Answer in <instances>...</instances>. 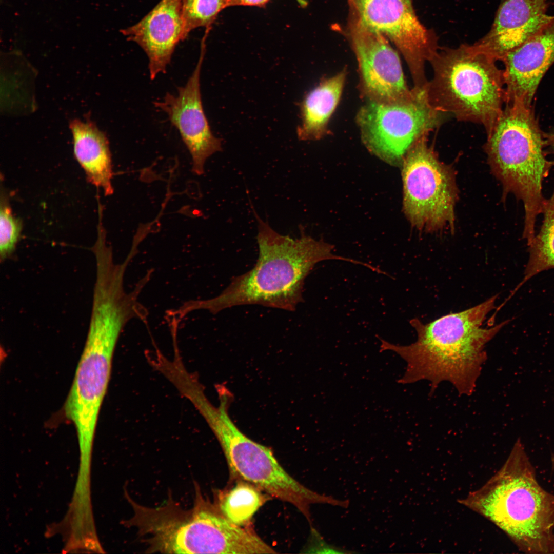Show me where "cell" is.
<instances>
[{"label": "cell", "mask_w": 554, "mask_h": 554, "mask_svg": "<svg viewBox=\"0 0 554 554\" xmlns=\"http://www.w3.org/2000/svg\"><path fill=\"white\" fill-rule=\"evenodd\" d=\"M497 297L428 323L411 319L410 324L416 330L417 340L409 345H397L378 337L380 352L393 351L406 362L405 371L398 382L407 384L427 380L432 393L439 384L447 381L460 395H471L487 359L485 345L508 322L481 327L494 308Z\"/></svg>", "instance_id": "1"}, {"label": "cell", "mask_w": 554, "mask_h": 554, "mask_svg": "<svg viewBox=\"0 0 554 554\" xmlns=\"http://www.w3.org/2000/svg\"><path fill=\"white\" fill-rule=\"evenodd\" d=\"M255 215L259 256L254 267L234 277L217 296L185 302L181 307L184 314L199 310L216 314L228 308L247 305L294 311L303 301L304 281L315 265L328 260L357 262L335 255L333 246L322 240L303 234L297 239L281 235Z\"/></svg>", "instance_id": "2"}, {"label": "cell", "mask_w": 554, "mask_h": 554, "mask_svg": "<svg viewBox=\"0 0 554 554\" xmlns=\"http://www.w3.org/2000/svg\"><path fill=\"white\" fill-rule=\"evenodd\" d=\"M505 104L487 134L485 149L493 172L503 184L504 195L512 193L523 202V238L529 243L536 234L537 217L542 213L546 200L543 182L554 161L546 157V137L530 106L517 102Z\"/></svg>", "instance_id": "3"}, {"label": "cell", "mask_w": 554, "mask_h": 554, "mask_svg": "<svg viewBox=\"0 0 554 554\" xmlns=\"http://www.w3.org/2000/svg\"><path fill=\"white\" fill-rule=\"evenodd\" d=\"M472 45L440 47L429 62L432 77L426 90L436 110L460 121L481 125L488 134L504 108L503 71Z\"/></svg>", "instance_id": "4"}, {"label": "cell", "mask_w": 554, "mask_h": 554, "mask_svg": "<svg viewBox=\"0 0 554 554\" xmlns=\"http://www.w3.org/2000/svg\"><path fill=\"white\" fill-rule=\"evenodd\" d=\"M482 506L522 551L554 553V494L539 483L520 439Z\"/></svg>", "instance_id": "5"}, {"label": "cell", "mask_w": 554, "mask_h": 554, "mask_svg": "<svg viewBox=\"0 0 554 554\" xmlns=\"http://www.w3.org/2000/svg\"><path fill=\"white\" fill-rule=\"evenodd\" d=\"M219 398L218 407L206 400L198 411L221 445L230 472L271 497L293 505L311 524L310 505L328 504L330 497L309 489L289 475L270 448L249 438L232 421L228 412L231 395L222 392Z\"/></svg>", "instance_id": "6"}, {"label": "cell", "mask_w": 554, "mask_h": 554, "mask_svg": "<svg viewBox=\"0 0 554 554\" xmlns=\"http://www.w3.org/2000/svg\"><path fill=\"white\" fill-rule=\"evenodd\" d=\"M193 506L184 509L171 497L156 507L141 505L126 493L133 515L125 521L137 529L148 552L212 553V531L218 513L196 485Z\"/></svg>", "instance_id": "7"}, {"label": "cell", "mask_w": 554, "mask_h": 554, "mask_svg": "<svg viewBox=\"0 0 554 554\" xmlns=\"http://www.w3.org/2000/svg\"><path fill=\"white\" fill-rule=\"evenodd\" d=\"M445 115L430 104L426 87H413L411 96L405 100H369L359 111L357 121L368 150L395 165L403 162L418 139L440 126Z\"/></svg>", "instance_id": "8"}, {"label": "cell", "mask_w": 554, "mask_h": 554, "mask_svg": "<svg viewBox=\"0 0 554 554\" xmlns=\"http://www.w3.org/2000/svg\"><path fill=\"white\" fill-rule=\"evenodd\" d=\"M427 135L413 144L402 162L403 209L413 226L433 231L453 226L457 191L453 173L428 146Z\"/></svg>", "instance_id": "9"}, {"label": "cell", "mask_w": 554, "mask_h": 554, "mask_svg": "<svg viewBox=\"0 0 554 554\" xmlns=\"http://www.w3.org/2000/svg\"><path fill=\"white\" fill-rule=\"evenodd\" d=\"M361 22L391 41L403 55L414 88H423L428 81L425 64L440 47L432 30L419 19L412 0H348Z\"/></svg>", "instance_id": "10"}, {"label": "cell", "mask_w": 554, "mask_h": 554, "mask_svg": "<svg viewBox=\"0 0 554 554\" xmlns=\"http://www.w3.org/2000/svg\"><path fill=\"white\" fill-rule=\"evenodd\" d=\"M115 346L86 338L64 410L83 446L90 444L110 379Z\"/></svg>", "instance_id": "11"}, {"label": "cell", "mask_w": 554, "mask_h": 554, "mask_svg": "<svg viewBox=\"0 0 554 554\" xmlns=\"http://www.w3.org/2000/svg\"><path fill=\"white\" fill-rule=\"evenodd\" d=\"M349 36L355 54L363 91L369 100L392 102L412 94L401 61L388 40L364 25L351 10Z\"/></svg>", "instance_id": "12"}, {"label": "cell", "mask_w": 554, "mask_h": 554, "mask_svg": "<svg viewBox=\"0 0 554 554\" xmlns=\"http://www.w3.org/2000/svg\"><path fill=\"white\" fill-rule=\"evenodd\" d=\"M205 50L202 43L197 64L185 85L178 87L177 94L167 93L154 103L179 131L191 156L192 171L198 175L204 173L207 159L222 150L221 140L212 133L202 105L200 77Z\"/></svg>", "instance_id": "13"}, {"label": "cell", "mask_w": 554, "mask_h": 554, "mask_svg": "<svg viewBox=\"0 0 554 554\" xmlns=\"http://www.w3.org/2000/svg\"><path fill=\"white\" fill-rule=\"evenodd\" d=\"M501 61L504 64L505 103L530 106L541 80L554 63V17Z\"/></svg>", "instance_id": "14"}, {"label": "cell", "mask_w": 554, "mask_h": 554, "mask_svg": "<svg viewBox=\"0 0 554 554\" xmlns=\"http://www.w3.org/2000/svg\"><path fill=\"white\" fill-rule=\"evenodd\" d=\"M547 0H505L489 32L473 45L496 61L524 43L553 18Z\"/></svg>", "instance_id": "15"}, {"label": "cell", "mask_w": 554, "mask_h": 554, "mask_svg": "<svg viewBox=\"0 0 554 554\" xmlns=\"http://www.w3.org/2000/svg\"><path fill=\"white\" fill-rule=\"evenodd\" d=\"M182 3L161 0L139 22L121 30L146 54L151 80L165 72L176 46L183 41Z\"/></svg>", "instance_id": "16"}, {"label": "cell", "mask_w": 554, "mask_h": 554, "mask_svg": "<svg viewBox=\"0 0 554 554\" xmlns=\"http://www.w3.org/2000/svg\"><path fill=\"white\" fill-rule=\"evenodd\" d=\"M70 129L74 156L87 180L105 195L112 194L111 154L106 135L94 123L77 119L70 122Z\"/></svg>", "instance_id": "17"}, {"label": "cell", "mask_w": 554, "mask_h": 554, "mask_svg": "<svg viewBox=\"0 0 554 554\" xmlns=\"http://www.w3.org/2000/svg\"><path fill=\"white\" fill-rule=\"evenodd\" d=\"M345 70L323 80L311 90L301 104V123L297 128L300 140H316L326 133L329 120L343 92Z\"/></svg>", "instance_id": "18"}, {"label": "cell", "mask_w": 554, "mask_h": 554, "mask_svg": "<svg viewBox=\"0 0 554 554\" xmlns=\"http://www.w3.org/2000/svg\"><path fill=\"white\" fill-rule=\"evenodd\" d=\"M261 490L249 482L240 481L229 490L219 494L216 505L229 521L243 527L250 523L265 501Z\"/></svg>", "instance_id": "19"}, {"label": "cell", "mask_w": 554, "mask_h": 554, "mask_svg": "<svg viewBox=\"0 0 554 554\" xmlns=\"http://www.w3.org/2000/svg\"><path fill=\"white\" fill-rule=\"evenodd\" d=\"M543 223L529 246V257L520 285L539 273L554 268V188L543 208Z\"/></svg>", "instance_id": "20"}, {"label": "cell", "mask_w": 554, "mask_h": 554, "mask_svg": "<svg viewBox=\"0 0 554 554\" xmlns=\"http://www.w3.org/2000/svg\"><path fill=\"white\" fill-rule=\"evenodd\" d=\"M229 0H182L183 41L193 30L209 28L219 14L229 7Z\"/></svg>", "instance_id": "21"}, {"label": "cell", "mask_w": 554, "mask_h": 554, "mask_svg": "<svg viewBox=\"0 0 554 554\" xmlns=\"http://www.w3.org/2000/svg\"><path fill=\"white\" fill-rule=\"evenodd\" d=\"M5 192L1 191L0 205V259L3 262L14 252L21 236L22 222L12 213Z\"/></svg>", "instance_id": "22"}, {"label": "cell", "mask_w": 554, "mask_h": 554, "mask_svg": "<svg viewBox=\"0 0 554 554\" xmlns=\"http://www.w3.org/2000/svg\"><path fill=\"white\" fill-rule=\"evenodd\" d=\"M311 535L308 543L304 549L305 553H353L349 551L327 543L319 532L311 527Z\"/></svg>", "instance_id": "23"}, {"label": "cell", "mask_w": 554, "mask_h": 554, "mask_svg": "<svg viewBox=\"0 0 554 554\" xmlns=\"http://www.w3.org/2000/svg\"><path fill=\"white\" fill-rule=\"evenodd\" d=\"M270 0H229V6L264 7Z\"/></svg>", "instance_id": "24"}, {"label": "cell", "mask_w": 554, "mask_h": 554, "mask_svg": "<svg viewBox=\"0 0 554 554\" xmlns=\"http://www.w3.org/2000/svg\"><path fill=\"white\" fill-rule=\"evenodd\" d=\"M546 146H548L550 151L554 154V132L549 134L546 137Z\"/></svg>", "instance_id": "25"}]
</instances>
